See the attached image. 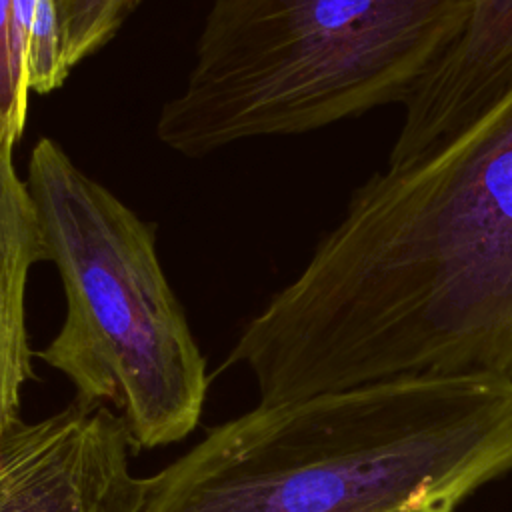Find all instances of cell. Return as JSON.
<instances>
[{"label": "cell", "mask_w": 512, "mask_h": 512, "mask_svg": "<svg viewBox=\"0 0 512 512\" xmlns=\"http://www.w3.org/2000/svg\"><path fill=\"white\" fill-rule=\"evenodd\" d=\"M260 404L398 380H512V84L354 190L230 350Z\"/></svg>", "instance_id": "1"}, {"label": "cell", "mask_w": 512, "mask_h": 512, "mask_svg": "<svg viewBox=\"0 0 512 512\" xmlns=\"http://www.w3.org/2000/svg\"><path fill=\"white\" fill-rule=\"evenodd\" d=\"M508 472L512 380H398L258 404L142 478L140 512H458Z\"/></svg>", "instance_id": "2"}, {"label": "cell", "mask_w": 512, "mask_h": 512, "mask_svg": "<svg viewBox=\"0 0 512 512\" xmlns=\"http://www.w3.org/2000/svg\"><path fill=\"white\" fill-rule=\"evenodd\" d=\"M472 0H212L182 90L156 122L184 156L406 102Z\"/></svg>", "instance_id": "3"}, {"label": "cell", "mask_w": 512, "mask_h": 512, "mask_svg": "<svg viewBox=\"0 0 512 512\" xmlns=\"http://www.w3.org/2000/svg\"><path fill=\"white\" fill-rule=\"evenodd\" d=\"M26 184L66 296L62 328L38 356L74 384L76 400L108 406L132 446L186 438L204 408L206 362L154 232L52 138L34 144Z\"/></svg>", "instance_id": "4"}, {"label": "cell", "mask_w": 512, "mask_h": 512, "mask_svg": "<svg viewBox=\"0 0 512 512\" xmlns=\"http://www.w3.org/2000/svg\"><path fill=\"white\" fill-rule=\"evenodd\" d=\"M132 440L104 404L74 400L38 420L0 428V512H140Z\"/></svg>", "instance_id": "5"}, {"label": "cell", "mask_w": 512, "mask_h": 512, "mask_svg": "<svg viewBox=\"0 0 512 512\" xmlns=\"http://www.w3.org/2000/svg\"><path fill=\"white\" fill-rule=\"evenodd\" d=\"M512 84V0H472L464 32L404 102L394 160L444 140Z\"/></svg>", "instance_id": "6"}, {"label": "cell", "mask_w": 512, "mask_h": 512, "mask_svg": "<svg viewBox=\"0 0 512 512\" xmlns=\"http://www.w3.org/2000/svg\"><path fill=\"white\" fill-rule=\"evenodd\" d=\"M16 140L0 132V428L20 418V390L32 378L26 334V282L36 262L50 260L42 222L14 166Z\"/></svg>", "instance_id": "7"}, {"label": "cell", "mask_w": 512, "mask_h": 512, "mask_svg": "<svg viewBox=\"0 0 512 512\" xmlns=\"http://www.w3.org/2000/svg\"><path fill=\"white\" fill-rule=\"evenodd\" d=\"M138 4L140 0H54L68 68L108 44Z\"/></svg>", "instance_id": "8"}, {"label": "cell", "mask_w": 512, "mask_h": 512, "mask_svg": "<svg viewBox=\"0 0 512 512\" xmlns=\"http://www.w3.org/2000/svg\"><path fill=\"white\" fill-rule=\"evenodd\" d=\"M70 68L64 60V40L54 0H38L28 40V92L48 94L62 86Z\"/></svg>", "instance_id": "9"}, {"label": "cell", "mask_w": 512, "mask_h": 512, "mask_svg": "<svg viewBox=\"0 0 512 512\" xmlns=\"http://www.w3.org/2000/svg\"><path fill=\"white\" fill-rule=\"evenodd\" d=\"M12 0H0V132L16 142L24 134L28 94L20 88L10 50Z\"/></svg>", "instance_id": "10"}]
</instances>
